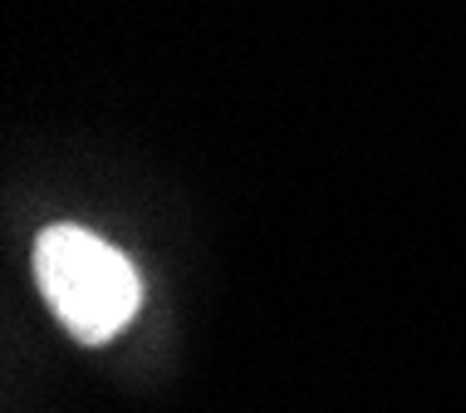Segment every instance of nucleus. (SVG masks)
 Returning <instances> with one entry per match:
<instances>
[{"mask_svg":"<svg viewBox=\"0 0 466 413\" xmlns=\"http://www.w3.org/2000/svg\"><path fill=\"white\" fill-rule=\"evenodd\" d=\"M30 266L45 305L79 345H108L143 310V281L133 261L74 222H59L35 236Z\"/></svg>","mask_w":466,"mask_h":413,"instance_id":"nucleus-1","label":"nucleus"}]
</instances>
